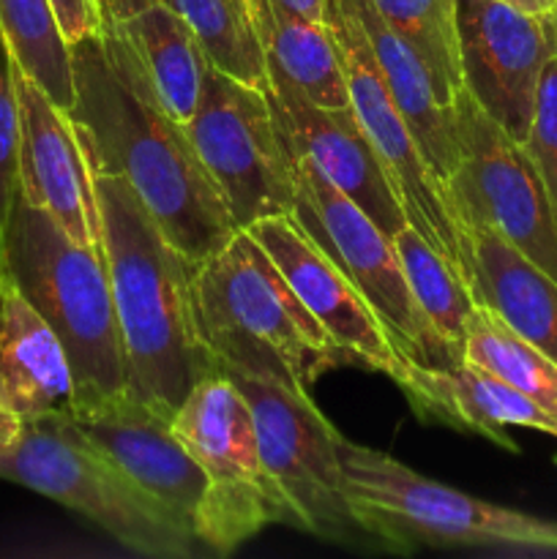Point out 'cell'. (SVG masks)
<instances>
[{"instance_id":"1","label":"cell","mask_w":557,"mask_h":559,"mask_svg":"<svg viewBox=\"0 0 557 559\" xmlns=\"http://www.w3.org/2000/svg\"><path fill=\"white\" fill-rule=\"evenodd\" d=\"M74 107L96 169L131 186L169 243L200 265L235 233L233 213L186 123L158 102L140 55L118 25L71 44Z\"/></svg>"},{"instance_id":"2","label":"cell","mask_w":557,"mask_h":559,"mask_svg":"<svg viewBox=\"0 0 557 559\" xmlns=\"http://www.w3.org/2000/svg\"><path fill=\"white\" fill-rule=\"evenodd\" d=\"M93 180L123 344L126 393L173 420L191 388L213 371L197 325V265L169 243L120 175L96 169Z\"/></svg>"},{"instance_id":"3","label":"cell","mask_w":557,"mask_h":559,"mask_svg":"<svg viewBox=\"0 0 557 559\" xmlns=\"http://www.w3.org/2000/svg\"><path fill=\"white\" fill-rule=\"evenodd\" d=\"M194 309L213 369L273 377L311 393L333 366L353 364L249 229L194 267Z\"/></svg>"},{"instance_id":"4","label":"cell","mask_w":557,"mask_h":559,"mask_svg":"<svg viewBox=\"0 0 557 559\" xmlns=\"http://www.w3.org/2000/svg\"><path fill=\"white\" fill-rule=\"evenodd\" d=\"M0 271L63 344L74 407L126 391L123 344L102 249L76 243L20 191L0 235Z\"/></svg>"},{"instance_id":"5","label":"cell","mask_w":557,"mask_h":559,"mask_svg":"<svg viewBox=\"0 0 557 559\" xmlns=\"http://www.w3.org/2000/svg\"><path fill=\"white\" fill-rule=\"evenodd\" d=\"M339 453L349 511L382 549L491 546L557 555V522L464 495L415 473L388 453L344 437Z\"/></svg>"},{"instance_id":"6","label":"cell","mask_w":557,"mask_h":559,"mask_svg":"<svg viewBox=\"0 0 557 559\" xmlns=\"http://www.w3.org/2000/svg\"><path fill=\"white\" fill-rule=\"evenodd\" d=\"M0 478L71 508L140 557L189 559L197 551L194 535L82 435L71 409L22 420L14 445L0 453Z\"/></svg>"},{"instance_id":"7","label":"cell","mask_w":557,"mask_h":559,"mask_svg":"<svg viewBox=\"0 0 557 559\" xmlns=\"http://www.w3.org/2000/svg\"><path fill=\"white\" fill-rule=\"evenodd\" d=\"M169 426L208 478L194 516L197 544L227 557L268 524L300 530L287 497L262 462L249 402L224 371H208Z\"/></svg>"},{"instance_id":"8","label":"cell","mask_w":557,"mask_h":559,"mask_svg":"<svg viewBox=\"0 0 557 559\" xmlns=\"http://www.w3.org/2000/svg\"><path fill=\"white\" fill-rule=\"evenodd\" d=\"M287 153L295 180L289 216L364 295L396 353L418 366L459 364L462 355L437 333L415 304L393 238H388L342 191L333 189L300 153Z\"/></svg>"},{"instance_id":"9","label":"cell","mask_w":557,"mask_h":559,"mask_svg":"<svg viewBox=\"0 0 557 559\" xmlns=\"http://www.w3.org/2000/svg\"><path fill=\"white\" fill-rule=\"evenodd\" d=\"M244 391L254 418L262 462L276 480L304 533L336 544L371 540L355 522L344 486L342 435L315 407L311 393L273 377L218 369Z\"/></svg>"},{"instance_id":"10","label":"cell","mask_w":557,"mask_h":559,"mask_svg":"<svg viewBox=\"0 0 557 559\" xmlns=\"http://www.w3.org/2000/svg\"><path fill=\"white\" fill-rule=\"evenodd\" d=\"M186 131L216 180L235 227L249 229L262 218L293 213V162L268 87L240 82L208 63Z\"/></svg>"},{"instance_id":"11","label":"cell","mask_w":557,"mask_h":559,"mask_svg":"<svg viewBox=\"0 0 557 559\" xmlns=\"http://www.w3.org/2000/svg\"><path fill=\"white\" fill-rule=\"evenodd\" d=\"M453 109L459 162L446 194L459 227L495 229L557 282V216L528 151L464 87L453 98Z\"/></svg>"},{"instance_id":"12","label":"cell","mask_w":557,"mask_h":559,"mask_svg":"<svg viewBox=\"0 0 557 559\" xmlns=\"http://www.w3.org/2000/svg\"><path fill=\"white\" fill-rule=\"evenodd\" d=\"M325 9L339 52H342L349 107L375 151L386 162L393 186L404 202V211H407L410 227L418 229L470 284L473 262H470L467 235L459 227L457 216L448 205L446 186L426 162L402 109L393 102L391 87L377 66L353 5L349 0H325Z\"/></svg>"},{"instance_id":"13","label":"cell","mask_w":557,"mask_h":559,"mask_svg":"<svg viewBox=\"0 0 557 559\" xmlns=\"http://www.w3.org/2000/svg\"><path fill=\"white\" fill-rule=\"evenodd\" d=\"M457 36L464 91L511 140L524 142L541 74L557 55L555 14H528L508 0H457Z\"/></svg>"},{"instance_id":"14","label":"cell","mask_w":557,"mask_h":559,"mask_svg":"<svg viewBox=\"0 0 557 559\" xmlns=\"http://www.w3.org/2000/svg\"><path fill=\"white\" fill-rule=\"evenodd\" d=\"M268 96L284 147L300 153L333 189L360 207L388 238L407 227V211L391 173L353 107H320L282 76L268 74Z\"/></svg>"},{"instance_id":"15","label":"cell","mask_w":557,"mask_h":559,"mask_svg":"<svg viewBox=\"0 0 557 559\" xmlns=\"http://www.w3.org/2000/svg\"><path fill=\"white\" fill-rule=\"evenodd\" d=\"M20 98V191L76 243L102 249L96 169L80 123L14 63Z\"/></svg>"},{"instance_id":"16","label":"cell","mask_w":557,"mask_h":559,"mask_svg":"<svg viewBox=\"0 0 557 559\" xmlns=\"http://www.w3.org/2000/svg\"><path fill=\"white\" fill-rule=\"evenodd\" d=\"M249 233L260 240L278 271L287 276L298 298L311 311L322 331L331 336L353 364L382 371L399 382L407 360L396 353L386 328L355 284L336 267L309 235L295 224L293 216H271L251 224Z\"/></svg>"},{"instance_id":"17","label":"cell","mask_w":557,"mask_h":559,"mask_svg":"<svg viewBox=\"0 0 557 559\" xmlns=\"http://www.w3.org/2000/svg\"><path fill=\"white\" fill-rule=\"evenodd\" d=\"M82 435L91 437L112 462L126 469L169 516L194 535V516L205 497L208 478L167 418L129 393L71 407Z\"/></svg>"},{"instance_id":"18","label":"cell","mask_w":557,"mask_h":559,"mask_svg":"<svg viewBox=\"0 0 557 559\" xmlns=\"http://www.w3.org/2000/svg\"><path fill=\"white\" fill-rule=\"evenodd\" d=\"M396 385L424 420L475 431L508 451H517V442L506 435L513 426L557 437V420L549 413L470 360L451 366H418L407 360Z\"/></svg>"},{"instance_id":"19","label":"cell","mask_w":557,"mask_h":559,"mask_svg":"<svg viewBox=\"0 0 557 559\" xmlns=\"http://www.w3.org/2000/svg\"><path fill=\"white\" fill-rule=\"evenodd\" d=\"M0 404L25 418L69 413L74 377L69 355L42 314L0 271Z\"/></svg>"},{"instance_id":"20","label":"cell","mask_w":557,"mask_h":559,"mask_svg":"<svg viewBox=\"0 0 557 559\" xmlns=\"http://www.w3.org/2000/svg\"><path fill=\"white\" fill-rule=\"evenodd\" d=\"M470 243V293L508 328L557 364V282L489 227H464Z\"/></svg>"},{"instance_id":"21","label":"cell","mask_w":557,"mask_h":559,"mask_svg":"<svg viewBox=\"0 0 557 559\" xmlns=\"http://www.w3.org/2000/svg\"><path fill=\"white\" fill-rule=\"evenodd\" d=\"M349 5L364 27L366 41L393 93V102L402 109L426 162L446 186L459 162L457 109L453 104H442L431 71L426 69L418 52L377 14L371 0H349Z\"/></svg>"},{"instance_id":"22","label":"cell","mask_w":557,"mask_h":559,"mask_svg":"<svg viewBox=\"0 0 557 559\" xmlns=\"http://www.w3.org/2000/svg\"><path fill=\"white\" fill-rule=\"evenodd\" d=\"M268 74L304 93L320 107H347L342 52L331 22H309L284 11L276 0H251Z\"/></svg>"},{"instance_id":"23","label":"cell","mask_w":557,"mask_h":559,"mask_svg":"<svg viewBox=\"0 0 557 559\" xmlns=\"http://www.w3.org/2000/svg\"><path fill=\"white\" fill-rule=\"evenodd\" d=\"M118 25L140 55L158 102L180 123H189L200 98L208 55L183 16L164 0H151Z\"/></svg>"},{"instance_id":"24","label":"cell","mask_w":557,"mask_h":559,"mask_svg":"<svg viewBox=\"0 0 557 559\" xmlns=\"http://www.w3.org/2000/svg\"><path fill=\"white\" fill-rule=\"evenodd\" d=\"M462 360L481 366L538 404L557 420V364L508 328L495 311L475 304L464 325Z\"/></svg>"},{"instance_id":"25","label":"cell","mask_w":557,"mask_h":559,"mask_svg":"<svg viewBox=\"0 0 557 559\" xmlns=\"http://www.w3.org/2000/svg\"><path fill=\"white\" fill-rule=\"evenodd\" d=\"M0 33L14 63L63 109L74 107L71 44L49 0H0Z\"/></svg>"},{"instance_id":"26","label":"cell","mask_w":557,"mask_h":559,"mask_svg":"<svg viewBox=\"0 0 557 559\" xmlns=\"http://www.w3.org/2000/svg\"><path fill=\"white\" fill-rule=\"evenodd\" d=\"M200 38L208 63L249 85L268 87V63L251 0H164Z\"/></svg>"},{"instance_id":"27","label":"cell","mask_w":557,"mask_h":559,"mask_svg":"<svg viewBox=\"0 0 557 559\" xmlns=\"http://www.w3.org/2000/svg\"><path fill=\"white\" fill-rule=\"evenodd\" d=\"M393 243H396L404 278H407V287L413 293L415 304L420 306L426 320L437 328V333L462 355L464 325H467L470 311L475 309L470 284L410 224L393 235Z\"/></svg>"},{"instance_id":"28","label":"cell","mask_w":557,"mask_h":559,"mask_svg":"<svg viewBox=\"0 0 557 559\" xmlns=\"http://www.w3.org/2000/svg\"><path fill=\"white\" fill-rule=\"evenodd\" d=\"M371 5L418 52L435 76L442 104H453L464 87L459 63L457 0H371Z\"/></svg>"},{"instance_id":"29","label":"cell","mask_w":557,"mask_h":559,"mask_svg":"<svg viewBox=\"0 0 557 559\" xmlns=\"http://www.w3.org/2000/svg\"><path fill=\"white\" fill-rule=\"evenodd\" d=\"M20 98H16L14 58L0 33V235L20 194Z\"/></svg>"},{"instance_id":"30","label":"cell","mask_w":557,"mask_h":559,"mask_svg":"<svg viewBox=\"0 0 557 559\" xmlns=\"http://www.w3.org/2000/svg\"><path fill=\"white\" fill-rule=\"evenodd\" d=\"M522 147L538 169L541 183H544L552 211L557 216V55L541 74L533 123H530V134Z\"/></svg>"},{"instance_id":"31","label":"cell","mask_w":557,"mask_h":559,"mask_svg":"<svg viewBox=\"0 0 557 559\" xmlns=\"http://www.w3.org/2000/svg\"><path fill=\"white\" fill-rule=\"evenodd\" d=\"M49 3H52L60 31H63L69 44L82 41L87 36H96L104 27L96 0H49Z\"/></svg>"},{"instance_id":"32","label":"cell","mask_w":557,"mask_h":559,"mask_svg":"<svg viewBox=\"0 0 557 559\" xmlns=\"http://www.w3.org/2000/svg\"><path fill=\"white\" fill-rule=\"evenodd\" d=\"M284 11L309 22H328L325 0H276Z\"/></svg>"},{"instance_id":"33","label":"cell","mask_w":557,"mask_h":559,"mask_svg":"<svg viewBox=\"0 0 557 559\" xmlns=\"http://www.w3.org/2000/svg\"><path fill=\"white\" fill-rule=\"evenodd\" d=\"M96 3H98V11H102L104 25H107V22H123L126 16L140 11L142 5L151 3V0H96Z\"/></svg>"},{"instance_id":"34","label":"cell","mask_w":557,"mask_h":559,"mask_svg":"<svg viewBox=\"0 0 557 559\" xmlns=\"http://www.w3.org/2000/svg\"><path fill=\"white\" fill-rule=\"evenodd\" d=\"M22 431V418L16 413H11L9 407L0 404V453L9 451L14 445V440Z\"/></svg>"},{"instance_id":"35","label":"cell","mask_w":557,"mask_h":559,"mask_svg":"<svg viewBox=\"0 0 557 559\" xmlns=\"http://www.w3.org/2000/svg\"><path fill=\"white\" fill-rule=\"evenodd\" d=\"M511 5H517V9L528 11V14H538V16H549L555 14L557 9V0H508Z\"/></svg>"},{"instance_id":"36","label":"cell","mask_w":557,"mask_h":559,"mask_svg":"<svg viewBox=\"0 0 557 559\" xmlns=\"http://www.w3.org/2000/svg\"><path fill=\"white\" fill-rule=\"evenodd\" d=\"M555 22H557V9H555Z\"/></svg>"}]
</instances>
